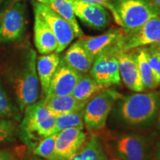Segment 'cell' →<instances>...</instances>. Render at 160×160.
<instances>
[{
  "instance_id": "obj_22",
  "label": "cell",
  "mask_w": 160,
  "mask_h": 160,
  "mask_svg": "<svg viewBox=\"0 0 160 160\" xmlns=\"http://www.w3.org/2000/svg\"><path fill=\"white\" fill-rule=\"evenodd\" d=\"M108 88L109 86L98 82L90 73H82L71 94L79 101L88 102L99 92Z\"/></svg>"
},
{
  "instance_id": "obj_34",
  "label": "cell",
  "mask_w": 160,
  "mask_h": 160,
  "mask_svg": "<svg viewBox=\"0 0 160 160\" xmlns=\"http://www.w3.org/2000/svg\"><path fill=\"white\" fill-rule=\"evenodd\" d=\"M111 160H122V159H119V158H114V159H112Z\"/></svg>"
},
{
  "instance_id": "obj_2",
  "label": "cell",
  "mask_w": 160,
  "mask_h": 160,
  "mask_svg": "<svg viewBox=\"0 0 160 160\" xmlns=\"http://www.w3.org/2000/svg\"><path fill=\"white\" fill-rule=\"evenodd\" d=\"M118 115L131 127L145 126L157 117L160 110V94L156 92H137L119 100Z\"/></svg>"
},
{
  "instance_id": "obj_3",
  "label": "cell",
  "mask_w": 160,
  "mask_h": 160,
  "mask_svg": "<svg viewBox=\"0 0 160 160\" xmlns=\"http://www.w3.org/2000/svg\"><path fill=\"white\" fill-rule=\"evenodd\" d=\"M24 111L21 132L25 141L33 148L40 140L55 133L56 116L41 101L27 106Z\"/></svg>"
},
{
  "instance_id": "obj_21",
  "label": "cell",
  "mask_w": 160,
  "mask_h": 160,
  "mask_svg": "<svg viewBox=\"0 0 160 160\" xmlns=\"http://www.w3.org/2000/svg\"><path fill=\"white\" fill-rule=\"evenodd\" d=\"M39 2L47 5L50 8L64 18L68 22L74 32L76 37L82 38L84 37V33L78 22L71 0H37Z\"/></svg>"
},
{
  "instance_id": "obj_31",
  "label": "cell",
  "mask_w": 160,
  "mask_h": 160,
  "mask_svg": "<svg viewBox=\"0 0 160 160\" xmlns=\"http://www.w3.org/2000/svg\"><path fill=\"white\" fill-rule=\"evenodd\" d=\"M153 160H160V141L156 146L154 155H153Z\"/></svg>"
},
{
  "instance_id": "obj_19",
  "label": "cell",
  "mask_w": 160,
  "mask_h": 160,
  "mask_svg": "<svg viewBox=\"0 0 160 160\" xmlns=\"http://www.w3.org/2000/svg\"><path fill=\"white\" fill-rule=\"evenodd\" d=\"M122 31V29L111 28L97 37H83L80 38L79 41L90 54L95 58L104 50L117 42Z\"/></svg>"
},
{
  "instance_id": "obj_32",
  "label": "cell",
  "mask_w": 160,
  "mask_h": 160,
  "mask_svg": "<svg viewBox=\"0 0 160 160\" xmlns=\"http://www.w3.org/2000/svg\"><path fill=\"white\" fill-rule=\"evenodd\" d=\"M149 1L160 11V0H149Z\"/></svg>"
},
{
  "instance_id": "obj_33",
  "label": "cell",
  "mask_w": 160,
  "mask_h": 160,
  "mask_svg": "<svg viewBox=\"0 0 160 160\" xmlns=\"http://www.w3.org/2000/svg\"><path fill=\"white\" fill-rule=\"evenodd\" d=\"M157 117H158V119H157V120H158V121H157V128L160 131V110H159V113H158Z\"/></svg>"
},
{
  "instance_id": "obj_18",
  "label": "cell",
  "mask_w": 160,
  "mask_h": 160,
  "mask_svg": "<svg viewBox=\"0 0 160 160\" xmlns=\"http://www.w3.org/2000/svg\"><path fill=\"white\" fill-rule=\"evenodd\" d=\"M68 160H108V154L102 139L91 134L86 137L79 151Z\"/></svg>"
},
{
  "instance_id": "obj_27",
  "label": "cell",
  "mask_w": 160,
  "mask_h": 160,
  "mask_svg": "<svg viewBox=\"0 0 160 160\" xmlns=\"http://www.w3.org/2000/svg\"><path fill=\"white\" fill-rule=\"evenodd\" d=\"M17 115V108L13 105L5 89L0 85V117L15 118Z\"/></svg>"
},
{
  "instance_id": "obj_28",
  "label": "cell",
  "mask_w": 160,
  "mask_h": 160,
  "mask_svg": "<svg viewBox=\"0 0 160 160\" xmlns=\"http://www.w3.org/2000/svg\"><path fill=\"white\" fill-rule=\"evenodd\" d=\"M17 131V127L10 120L0 119V142L12 139Z\"/></svg>"
},
{
  "instance_id": "obj_25",
  "label": "cell",
  "mask_w": 160,
  "mask_h": 160,
  "mask_svg": "<svg viewBox=\"0 0 160 160\" xmlns=\"http://www.w3.org/2000/svg\"><path fill=\"white\" fill-rule=\"evenodd\" d=\"M57 135L53 133L40 140L33 148V153L42 159L51 160L54 155Z\"/></svg>"
},
{
  "instance_id": "obj_11",
  "label": "cell",
  "mask_w": 160,
  "mask_h": 160,
  "mask_svg": "<svg viewBox=\"0 0 160 160\" xmlns=\"http://www.w3.org/2000/svg\"><path fill=\"white\" fill-rule=\"evenodd\" d=\"M84 129L70 128L57 133L54 155L51 160H68L79 151L86 139Z\"/></svg>"
},
{
  "instance_id": "obj_29",
  "label": "cell",
  "mask_w": 160,
  "mask_h": 160,
  "mask_svg": "<svg viewBox=\"0 0 160 160\" xmlns=\"http://www.w3.org/2000/svg\"><path fill=\"white\" fill-rule=\"evenodd\" d=\"M80 1L90 4L99 5L103 6L105 8H108L109 10V11L112 13V15H113L116 22L120 26L122 25L121 20H120L119 16H118L117 11H116L113 5V0H80Z\"/></svg>"
},
{
  "instance_id": "obj_10",
  "label": "cell",
  "mask_w": 160,
  "mask_h": 160,
  "mask_svg": "<svg viewBox=\"0 0 160 160\" xmlns=\"http://www.w3.org/2000/svg\"><path fill=\"white\" fill-rule=\"evenodd\" d=\"M26 28L25 6L17 2L4 13L0 22V43L19 41L22 38Z\"/></svg>"
},
{
  "instance_id": "obj_16",
  "label": "cell",
  "mask_w": 160,
  "mask_h": 160,
  "mask_svg": "<svg viewBox=\"0 0 160 160\" xmlns=\"http://www.w3.org/2000/svg\"><path fill=\"white\" fill-rule=\"evenodd\" d=\"M65 62L81 73H88L93 65V57L82 45L79 39L68 48L62 57Z\"/></svg>"
},
{
  "instance_id": "obj_5",
  "label": "cell",
  "mask_w": 160,
  "mask_h": 160,
  "mask_svg": "<svg viewBox=\"0 0 160 160\" xmlns=\"http://www.w3.org/2000/svg\"><path fill=\"white\" fill-rule=\"evenodd\" d=\"M113 5L124 31L137 28L160 13L149 0H113Z\"/></svg>"
},
{
  "instance_id": "obj_20",
  "label": "cell",
  "mask_w": 160,
  "mask_h": 160,
  "mask_svg": "<svg viewBox=\"0 0 160 160\" xmlns=\"http://www.w3.org/2000/svg\"><path fill=\"white\" fill-rule=\"evenodd\" d=\"M61 57L59 53H51L40 56L37 61V70L42 93L46 95L51 79L57 71Z\"/></svg>"
},
{
  "instance_id": "obj_17",
  "label": "cell",
  "mask_w": 160,
  "mask_h": 160,
  "mask_svg": "<svg viewBox=\"0 0 160 160\" xmlns=\"http://www.w3.org/2000/svg\"><path fill=\"white\" fill-rule=\"evenodd\" d=\"M41 102L46 108L55 116L81 111L84 109L88 102L79 101L72 94L51 97L46 96Z\"/></svg>"
},
{
  "instance_id": "obj_15",
  "label": "cell",
  "mask_w": 160,
  "mask_h": 160,
  "mask_svg": "<svg viewBox=\"0 0 160 160\" xmlns=\"http://www.w3.org/2000/svg\"><path fill=\"white\" fill-rule=\"evenodd\" d=\"M34 44L38 52L41 54L56 52L57 41L51 29L39 13L34 12Z\"/></svg>"
},
{
  "instance_id": "obj_30",
  "label": "cell",
  "mask_w": 160,
  "mask_h": 160,
  "mask_svg": "<svg viewBox=\"0 0 160 160\" xmlns=\"http://www.w3.org/2000/svg\"><path fill=\"white\" fill-rule=\"evenodd\" d=\"M0 160H12L11 153L8 151H0Z\"/></svg>"
},
{
  "instance_id": "obj_8",
  "label": "cell",
  "mask_w": 160,
  "mask_h": 160,
  "mask_svg": "<svg viewBox=\"0 0 160 160\" xmlns=\"http://www.w3.org/2000/svg\"><path fill=\"white\" fill-rule=\"evenodd\" d=\"M33 11L39 13L54 34L57 41V49L56 53L62 52L70 45L76 37L71 25L61 16L56 13L47 5L36 1L32 2Z\"/></svg>"
},
{
  "instance_id": "obj_14",
  "label": "cell",
  "mask_w": 160,
  "mask_h": 160,
  "mask_svg": "<svg viewBox=\"0 0 160 160\" xmlns=\"http://www.w3.org/2000/svg\"><path fill=\"white\" fill-rule=\"evenodd\" d=\"M119 71L121 80L128 88L134 92L145 91L138 67L135 50L120 52Z\"/></svg>"
},
{
  "instance_id": "obj_35",
  "label": "cell",
  "mask_w": 160,
  "mask_h": 160,
  "mask_svg": "<svg viewBox=\"0 0 160 160\" xmlns=\"http://www.w3.org/2000/svg\"><path fill=\"white\" fill-rule=\"evenodd\" d=\"M33 160H47V159H33Z\"/></svg>"
},
{
  "instance_id": "obj_7",
  "label": "cell",
  "mask_w": 160,
  "mask_h": 160,
  "mask_svg": "<svg viewBox=\"0 0 160 160\" xmlns=\"http://www.w3.org/2000/svg\"><path fill=\"white\" fill-rule=\"evenodd\" d=\"M157 43H160L159 17L148 20L136 29L128 31H123L117 40L118 45L123 52Z\"/></svg>"
},
{
  "instance_id": "obj_26",
  "label": "cell",
  "mask_w": 160,
  "mask_h": 160,
  "mask_svg": "<svg viewBox=\"0 0 160 160\" xmlns=\"http://www.w3.org/2000/svg\"><path fill=\"white\" fill-rule=\"evenodd\" d=\"M145 48L156 86L157 87L160 85V43L153 44Z\"/></svg>"
},
{
  "instance_id": "obj_9",
  "label": "cell",
  "mask_w": 160,
  "mask_h": 160,
  "mask_svg": "<svg viewBox=\"0 0 160 160\" xmlns=\"http://www.w3.org/2000/svg\"><path fill=\"white\" fill-rule=\"evenodd\" d=\"M117 157L122 160H153L151 143L142 136L123 134L113 143Z\"/></svg>"
},
{
  "instance_id": "obj_23",
  "label": "cell",
  "mask_w": 160,
  "mask_h": 160,
  "mask_svg": "<svg viewBox=\"0 0 160 160\" xmlns=\"http://www.w3.org/2000/svg\"><path fill=\"white\" fill-rule=\"evenodd\" d=\"M136 52V57L138 63V67L141 75L144 89L151 90L157 88L156 86L153 72L150 66L148 58L147 50L145 47L139 48L134 49Z\"/></svg>"
},
{
  "instance_id": "obj_12",
  "label": "cell",
  "mask_w": 160,
  "mask_h": 160,
  "mask_svg": "<svg viewBox=\"0 0 160 160\" xmlns=\"http://www.w3.org/2000/svg\"><path fill=\"white\" fill-rule=\"evenodd\" d=\"M76 17L92 29L104 30L110 22L108 12L103 6L90 4L80 0H71Z\"/></svg>"
},
{
  "instance_id": "obj_6",
  "label": "cell",
  "mask_w": 160,
  "mask_h": 160,
  "mask_svg": "<svg viewBox=\"0 0 160 160\" xmlns=\"http://www.w3.org/2000/svg\"><path fill=\"white\" fill-rule=\"evenodd\" d=\"M122 51L117 41L96 56L90 74L98 82L111 87L121 84L119 71V55Z\"/></svg>"
},
{
  "instance_id": "obj_13",
  "label": "cell",
  "mask_w": 160,
  "mask_h": 160,
  "mask_svg": "<svg viewBox=\"0 0 160 160\" xmlns=\"http://www.w3.org/2000/svg\"><path fill=\"white\" fill-rule=\"evenodd\" d=\"M82 75V73L68 65L61 58L45 97L71 94Z\"/></svg>"
},
{
  "instance_id": "obj_1",
  "label": "cell",
  "mask_w": 160,
  "mask_h": 160,
  "mask_svg": "<svg viewBox=\"0 0 160 160\" xmlns=\"http://www.w3.org/2000/svg\"><path fill=\"white\" fill-rule=\"evenodd\" d=\"M8 79L21 111L37 102L39 97V77L37 53L32 48H26L21 62L10 73Z\"/></svg>"
},
{
  "instance_id": "obj_4",
  "label": "cell",
  "mask_w": 160,
  "mask_h": 160,
  "mask_svg": "<svg viewBox=\"0 0 160 160\" xmlns=\"http://www.w3.org/2000/svg\"><path fill=\"white\" fill-rule=\"evenodd\" d=\"M122 97L119 92L111 87L92 97L83 109L84 124L87 129L91 131L103 129L114 104Z\"/></svg>"
},
{
  "instance_id": "obj_24",
  "label": "cell",
  "mask_w": 160,
  "mask_h": 160,
  "mask_svg": "<svg viewBox=\"0 0 160 160\" xmlns=\"http://www.w3.org/2000/svg\"><path fill=\"white\" fill-rule=\"evenodd\" d=\"M70 128H85L83 110L56 116L55 133H58L62 130Z\"/></svg>"
}]
</instances>
